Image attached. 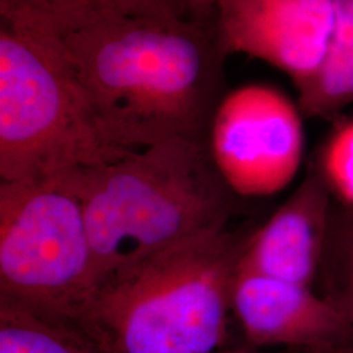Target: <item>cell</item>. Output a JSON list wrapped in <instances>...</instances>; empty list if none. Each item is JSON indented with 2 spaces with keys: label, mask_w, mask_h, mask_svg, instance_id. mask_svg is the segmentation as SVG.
I'll list each match as a JSON object with an SVG mask.
<instances>
[{
  "label": "cell",
  "mask_w": 353,
  "mask_h": 353,
  "mask_svg": "<svg viewBox=\"0 0 353 353\" xmlns=\"http://www.w3.org/2000/svg\"><path fill=\"white\" fill-rule=\"evenodd\" d=\"M102 134L141 151L174 139L208 141L227 94L217 13L126 17L62 38Z\"/></svg>",
  "instance_id": "obj_1"
},
{
  "label": "cell",
  "mask_w": 353,
  "mask_h": 353,
  "mask_svg": "<svg viewBox=\"0 0 353 353\" xmlns=\"http://www.w3.org/2000/svg\"><path fill=\"white\" fill-rule=\"evenodd\" d=\"M79 179L99 288L159 252L228 228L236 211L208 141L169 140L80 170Z\"/></svg>",
  "instance_id": "obj_2"
},
{
  "label": "cell",
  "mask_w": 353,
  "mask_h": 353,
  "mask_svg": "<svg viewBox=\"0 0 353 353\" xmlns=\"http://www.w3.org/2000/svg\"><path fill=\"white\" fill-rule=\"evenodd\" d=\"M249 230L185 241L106 280L76 327L101 353L223 348Z\"/></svg>",
  "instance_id": "obj_3"
},
{
  "label": "cell",
  "mask_w": 353,
  "mask_h": 353,
  "mask_svg": "<svg viewBox=\"0 0 353 353\" xmlns=\"http://www.w3.org/2000/svg\"><path fill=\"white\" fill-rule=\"evenodd\" d=\"M132 152L102 134L61 38L0 21V181L38 182Z\"/></svg>",
  "instance_id": "obj_4"
},
{
  "label": "cell",
  "mask_w": 353,
  "mask_h": 353,
  "mask_svg": "<svg viewBox=\"0 0 353 353\" xmlns=\"http://www.w3.org/2000/svg\"><path fill=\"white\" fill-rule=\"evenodd\" d=\"M79 172L0 181V300L72 327L99 290Z\"/></svg>",
  "instance_id": "obj_5"
},
{
  "label": "cell",
  "mask_w": 353,
  "mask_h": 353,
  "mask_svg": "<svg viewBox=\"0 0 353 353\" xmlns=\"http://www.w3.org/2000/svg\"><path fill=\"white\" fill-rule=\"evenodd\" d=\"M303 117L299 105L270 85L227 92L210 126L208 148L229 189L240 196L285 189L303 161Z\"/></svg>",
  "instance_id": "obj_6"
},
{
  "label": "cell",
  "mask_w": 353,
  "mask_h": 353,
  "mask_svg": "<svg viewBox=\"0 0 353 353\" xmlns=\"http://www.w3.org/2000/svg\"><path fill=\"white\" fill-rule=\"evenodd\" d=\"M216 13L229 55L274 65L296 89L322 65L335 24L334 0H219Z\"/></svg>",
  "instance_id": "obj_7"
},
{
  "label": "cell",
  "mask_w": 353,
  "mask_h": 353,
  "mask_svg": "<svg viewBox=\"0 0 353 353\" xmlns=\"http://www.w3.org/2000/svg\"><path fill=\"white\" fill-rule=\"evenodd\" d=\"M232 314L245 344L262 351L283 345L316 350L353 344V325L312 287L239 274L232 292Z\"/></svg>",
  "instance_id": "obj_8"
},
{
  "label": "cell",
  "mask_w": 353,
  "mask_h": 353,
  "mask_svg": "<svg viewBox=\"0 0 353 353\" xmlns=\"http://www.w3.org/2000/svg\"><path fill=\"white\" fill-rule=\"evenodd\" d=\"M332 207L327 188L307 164L299 188L262 227L249 233L239 274L312 287L326 252Z\"/></svg>",
  "instance_id": "obj_9"
},
{
  "label": "cell",
  "mask_w": 353,
  "mask_h": 353,
  "mask_svg": "<svg viewBox=\"0 0 353 353\" xmlns=\"http://www.w3.org/2000/svg\"><path fill=\"white\" fill-rule=\"evenodd\" d=\"M183 0H0V21L62 38L126 17L182 19Z\"/></svg>",
  "instance_id": "obj_10"
},
{
  "label": "cell",
  "mask_w": 353,
  "mask_h": 353,
  "mask_svg": "<svg viewBox=\"0 0 353 353\" xmlns=\"http://www.w3.org/2000/svg\"><path fill=\"white\" fill-rule=\"evenodd\" d=\"M335 24L322 65L300 88L303 117L332 121L353 103V0H334Z\"/></svg>",
  "instance_id": "obj_11"
},
{
  "label": "cell",
  "mask_w": 353,
  "mask_h": 353,
  "mask_svg": "<svg viewBox=\"0 0 353 353\" xmlns=\"http://www.w3.org/2000/svg\"><path fill=\"white\" fill-rule=\"evenodd\" d=\"M0 353H101L77 328L0 300Z\"/></svg>",
  "instance_id": "obj_12"
},
{
  "label": "cell",
  "mask_w": 353,
  "mask_h": 353,
  "mask_svg": "<svg viewBox=\"0 0 353 353\" xmlns=\"http://www.w3.org/2000/svg\"><path fill=\"white\" fill-rule=\"evenodd\" d=\"M318 279L323 297L353 325V212L335 204Z\"/></svg>",
  "instance_id": "obj_13"
},
{
  "label": "cell",
  "mask_w": 353,
  "mask_h": 353,
  "mask_svg": "<svg viewBox=\"0 0 353 353\" xmlns=\"http://www.w3.org/2000/svg\"><path fill=\"white\" fill-rule=\"evenodd\" d=\"M309 165L323 181L334 204L353 212V115L332 119Z\"/></svg>",
  "instance_id": "obj_14"
},
{
  "label": "cell",
  "mask_w": 353,
  "mask_h": 353,
  "mask_svg": "<svg viewBox=\"0 0 353 353\" xmlns=\"http://www.w3.org/2000/svg\"><path fill=\"white\" fill-rule=\"evenodd\" d=\"M189 14L195 16H207L216 11L219 0H183Z\"/></svg>",
  "instance_id": "obj_15"
},
{
  "label": "cell",
  "mask_w": 353,
  "mask_h": 353,
  "mask_svg": "<svg viewBox=\"0 0 353 353\" xmlns=\"http://www.w3.org/2000/svg\"><path fill=\"white\" fill-rule=\"evenodd\" d=\"M290 353H353V344L330 347V348H316V350H290Z\"/></svg>",
  "instance_id": "obj_16"
},
{
  "label": "cell",
  "mask_w": 353,
  "mask_h": 353,
  "mask_svg": "<svg viewBox=\"0 0 353 353\" xmlns=\"http://www.w3.org/2000/svg\"><path fill=\"white\" fill-rule=\"evenodd\" d=\"M196 353H263L259 350H255L246 344L240 345V347H234V348H220V350H216V351H210V352H196Z\"/></svg>",
  "instance_id": "obj_17"
},
{
  "label": "cell",
  "mask_w": 353,
  "mask_h": 353,
  "mask_svg": "<svg viewBox=\"0 0 353 353\" xmlns=\"http://www.w3.org/2000/svg\"><path fill=\"white\" fill-rule=\"evenodd\" d=\"M287 353H290V352H287Z\"/></svg>",
  "instance_id": "obj_18"
}]
</instances>
